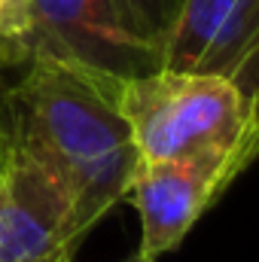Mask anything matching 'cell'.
Masks as SVG:
<instances>
[{
	"instance_id": "obj_1",
	"label": "cell",
	"mask_w": 259,
	"mask_h": 262,
	"mask_svg": "<svg viewBox=\"0 0 259 262\" xmlns=\"http://www.w3.org/2000/svg\"><path fill=\"white\" fill-rule=\"evenodd\" d=\"M119 85L49 55H31L0 89V143L40 162L73 201L85 238L116 207L140 165Z\"/></svg>"
},
{
	"instance_id": "obj_2",
	"label": "cell",
	"mask_w": 259,
	"mask_h": 262,
	"mask_svg": "<svg viewBox=\"0 0 259 262\" xmlns=\"http://www.w3.org/2000/svg\"><path fill=\"white\" fill-rule=\"evenodd\" d=\"M140 162H174L259 140V101L235 82L159 67L119 85Z\"/></svg>"
},
{
	"instance_id": "obj_3",
	"label": "cell",
	"mask_w": 259,
	"mask_h": 262,
	"mask_svg": "<svg viewBox=\"0 0 259 262\" xmlns=\"http://www.w3.org/2000/svg\"><path fill=\"white\" fill-rule=\"evenodd\" d=\"M31 55H49L113 82L162 67V49L131 34L113 0H6L0 6V67Z\"/></svg>"
},
{
	"instance_id": "obj_4",
	"label": "cell",
	"mask_w": 259,
	"mask_h": 262,
	"mask_svg": "<svg viewBox=\"0 0 259 262\" xmlns=\"http://www.w3.org/2000/svg\"><path fill=\"white\" fill-rule=\"evenodd\" d=\"M256 156L259 140H250L174 162H140L125 192V201L140 213L137 253L156 262L177 250L201 213L250 168Z\"/></svg>"
},
{
	"instance_id": "obj_5",
	"label": "cell",
	"mask_w": 259,
	"mask_h": 262,
	"mask_svg": "<svg viewBox=\"0 0 259 262\" xmlns=\"http://www.w3.org/2000/svg\"><path fill=\"white\" fill-rule=\"evenodd\" d=\"M162 67L223 76L259 101V0H183Z\"/></svg>"
},
{
	"instance_id": "obj_6",
	"label": "cell",
	"mask_w": 259,
	"mask_h": 262,
	"mask_svg": "<svg viewBox=\"0 0 259 262\" xmlns=\"http://www.w3.org/2000/svg\"><path fill=\"white\" fill-rule=\"evenodd\" d=\"M82 235L67 189L40 162L6 149L0 180V262H73Z\"/></svg>"
},
{
	"instance_id": "obj_7",
	"label": "cell",
	"mask_w": 259,
	"mask_h": 262,
	"mask_svg": "<svg viewBox=\"0 0 259 262\" xmlns=\"http://www.w3.org/2000/svg\"><path fill=\"white\" fill-rule=\"evenodd\" d=\"M113 6L134 37L162 49L183 0H113Z\"/></svg>"
},
{
	"instance_id": "obj_8",
	"label": "cell",
	"mask_w": 259,
	"mask_h": 262,
	"mask_svg": "<svg viewBox=\"0 0 259 262\" xmlns=\"http://www.w3.org/2000/svg\"><path fill=\"white\" fill-rule=\"evenodd\" d=\"M3 168H6V149H3V143H0V180H3Z\"/></svg>"
},
{
	"instance_id": "obj_9",
	"label": "cell",
	"mask_w": 259,
	"mask_h": 262,
	"mask_svg": "<svg viewBox=\"0 0 259 262\" xmlns=\"http://www.w3.org/2000/svg\"><path fill=\"white\" fill-rule=\"evenodd\" d=\"M122 262H149V259H143V256H140V253H131L128 259H122Z\"/></svg>"
},
{
	"instance_id": "obj_10",
	"label": "cell",
	"mask_w": 259,
	"mask_h": 262,
	"mask_svg": "<svg viewBox=\"0 0 259 262\" xmlns=\"http://www.w3.org/2000/svg\"><path fill=\"white\" fill-rule=\"evenodd\" d=\"M3 3H6V0H0V6H3Z\"/></svg>"
}]
</instances>
